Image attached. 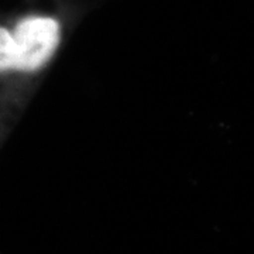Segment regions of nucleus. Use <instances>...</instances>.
<instances>
[{
	"instance_id": "f257e3e1",
	"label": "nucleus",
	"mask_w": 254,
	"mask_h": 254,
	"mask_svg": "<svg viewBox=\"0 0 254 254\" xmlns=\"http://www.w3.org/2000/svg\"><path fill=\"white\" fill-rule=\"evenodd\" d=\"M60 44V23L51 17L28 16L13 30L0 27V72H33L44 66Z\"/></svg>"
}]
</instances>
